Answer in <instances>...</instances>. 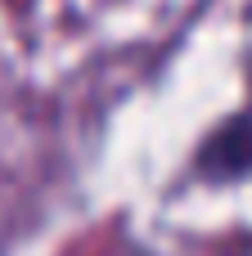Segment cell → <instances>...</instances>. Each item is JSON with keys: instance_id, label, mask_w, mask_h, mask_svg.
Here are the masks:
<instances>
[{"instance_id": "6da1fadb", "label": "cell", "mask_w": 252, "mask_h": 256, "mask_svg": "<svg viewBox=\"0 0 252 256\" xmlns=\"http://www.w3.org/2000/svg\"><path fill=\"white\" fill-rule=\"evenodd\" d=\"M198 176L207 180H248L252 176V112L225 117L198 148Z\"/></svg>"}]
</instances>
